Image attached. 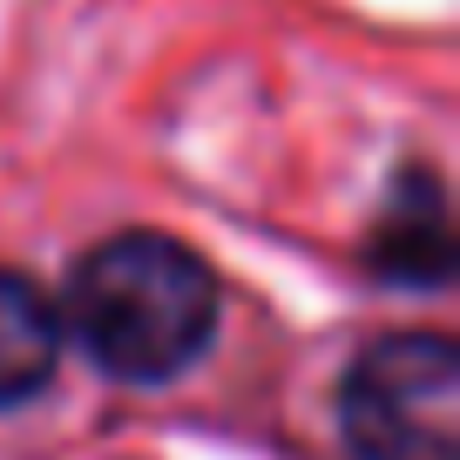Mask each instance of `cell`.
I'll list each match as a JSON object with an SVG mask.
<instances>
[{
    "instance_id": "6da1fadb",
    "label": "cell",
    "mask_w": 460,
    "mask_h": 460,
    "mask_svg": "<svg viewBox=\"0 0 460 460\" xmlns=\"http://www.w3.org/2000/svg\"><path fill=\"white\" fill-rule=\"evenodd\" d=\"M61 339L122 386H170L210 352L224 291L217 271L170 230H115L68 271L55 305Z\"/></svg>"
},
{
    "instance_id": "7a4b0ae2",
    "label": "cell",
    "mask_w": 460,
    "mask_h": 460,
    "mask_svg": "<svg viewBox=\"0 0 460 460\" xmlns=\"http://www.w3.org/2000/svg\"><path fill=\"white\" fill-rule=\"evenodd\" d=\"M339 433L352 460H460V352L447 332H386L345 366Z\"/></svg>"
},
{
    "instance_id": "3957f363",
    "label": "cell",
    "mask_w": 460,
    "mask_h": 460,
    "mask_svg": "<svg viewBox=\"0 0 460 460\" xmlns=\"http://www.w3.org/2000/svg\"><path fill=\"white\" fill-rule=\"evenodd\" d=\"M373 271L386 285H413V291H440L454 271V224H447V190L433 170H400L386 197V217L373 230Z\"/></svg>"
},
{
    "instance_id": "277c9868",
    "label": "cell",
    "mask_w": 460,
    "mask_h": 460,
    "mask_svg": "<svg viewBox=\"0 0 460 460\" xmlns=\"http://www.w3.org/2000/svg\"><path fill=\"white\" fill-rule=\"evenodd\" d=\"M61 366V318L34 278L0 264V413L28 406L34 393H48Z\"/></svg>"
}]
</instances>
